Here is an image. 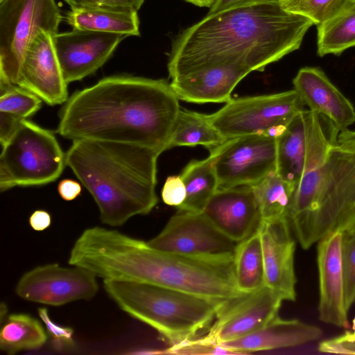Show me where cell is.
<instances>
[{
    "mask_svg": "<svg viewBox=\"0 0 355 355\" xmlns=\"http://www.w3.org/2000/svg\"><path fill=\"white\" fill-rule=\"evenodd\" d=\"M225 140L212 125L208 115L180 108L167 148L202 145L210 150Z\"/></svg>",
    "mask_w": 355,
    "mask_h": 355,
    "instance_id": "obj_28",
    "label": "cell"
},
{
    "mask_svg": "<svg viewBox=\"0 0 355 355\" xmlns=\"http://www.w3.org/2000/svg\"><path fill=\"white\" fill-rule=\"evenodd\" d=\"M180 110L179 98L165 80L111 76L68 98L57 132L72 141L134 144L161 154L168 150Z\"/></svg>",
    "mask_w": 355,
    "mask_h": 355,
    "instance_id": "obj_2",
    "label": "cell"
},
{
    "mask_svg": "<svg viewBox=\"0 0 355 355\" xmlns=\"http://www.w3.org/2000/svg\"><path fill=\"white\" fill-rule=\"evenodd\" d=\"M282 0H216L209 8L208 14H213L225 10L263 3H280Z\"/></svg>",
    "mask_w": 355,
    "mask_h": 355,
    "instance_id": "obj_40",
    "label": "cell"
},
{
    "mask_svg": "<svg viewBox=\"0 0 355 355\" xmlns=\"http://www.w3.org/2000/svg\"><path fill=\"white\" fill-rule=\"evenodd\" d=\"M250 71L238 65L207 69L171 80L179 98L194 103H227L238 83Z\"/></svg>",
    "mask_w": 355,
    "mask_h": 355,
    "instance_id": "obj_22",
    "label": "cell"
},
{
    "mask_svg": "<svg viewBox=\"0 0 355 355\" xmlns=\"http://www.w3.org/2000/svg\"><path fill=\"white\" fill-rule=\"evenodd\" d=\"M71 266H37L20 277L15 293L24 300L53 306L92 299L98 291V277L86 268Z\"/></svg>",
    "mask_w": 355,
    "mask_h": 355,
    "instance_id": "obj_12",
    "label": "cell"
},
{
    "mask_svg": "<svg viewBox=\"0 0 355 355\" xmlns=\"http://www.w3.org/2000/svg\"><path fill=\"white\" fill-rule=\"evenodd\" d=\"M72 262L103 279L164 286L215 300L241 294L234 256L201 257L155 249L115 230L85 229L73 249Z\"/></svg>",
    "mask_w": 355,
    "mask_h": 355,
    "instance_id": "obj_3",
    "label": "cell"
},
{
    "mask_svg": "<svg viewBox=\"0 0 355 355\" xmlns=\"http://www.w3.org/2000/svg\"><path fill=\"white\" fill-rule=\"evenodd\" d=\"M339 132L327 119L307 110L305 160L288 212L291 227L305 250L329 152Z\"/></svg>",
    "mask_w": 355,
    "mask_h": 355,
    "instance_id": "obj_10",
    "label": "cell"
},
{
    "mask_svg": "<svg viewBox=\"0 0 355 355\" xmlns=\"http://www.w3.org/2000/svg\"><path fill=\"white\" fill-rule=\"evenodd\" d=\"M67 23L80 30L139 35L137 12L105 8H75L67 14Z\"/></svg>",
    "mask_w": 355,
    "mask_h": 355,
    "instance_id": "obj_24",
    "label": "cell"
},
{
    "mask_svg": "<svg viewBox=\"0 0 355 355\" xmlns=\"http://www.w3.org/2000/svg\"><path fill=\"white\" fill-rule=\"evenodd\" d=\"M322 334L315 325L277 316L248 335L220 344L235 354H245L304 345L318 340Z\"/></svg>",
    "mask_w": 355,
    "mask_h": 355,
    "instance_id": "obj_21",
    "label": "cell"
},
{
    "mask_svg": "<svg viewBox=\"0 0 355 355\" xmlns=\"http://www.w3.org/2000/svg\"><path fill=\"white\" fill-rule=\"evenodd\" d=\"M343 232L334 231L318 241L319 319L338 327L349 325L342 268Z\"/></svg>",
    "mask_w": 355,
    "mask_h": 355,
    "instance_id": "obj_18",
    "label": "cell"
},
{
    "mask_svg": "<svg viewBox=\"0 0 355 355\" xmlns=\"http://www.w3.org/2000/svg\"><path fill=\"white\" fill-rule=\"evenodd\" d=\"M65 166L66 154L53 132L24 119L1 145L0 191L53 182Z\"/></svg>",
    "mask_w": 355,
    "mask_h": 355,
    "instance_id": "obj_7",
    "label": "cell"
},
{
    "mask_svg": "<svg viewBox=\"0 0 355 355\" xmlns=\"http://www.w3.org/2000/svg\"><path fill=\"white\" fill-rule=\"evenodd\" d=\"M307 110L299 112L277 138V173L296 186L306 149Z\"/></svg>",
    "mask_w": 355,
    "mask_h": 355,
    "instance_id": "obj_23",
    "label": "cell"
},
{
    "mask_svg": "<svg viewBox=\"0 0 355 355\" xmlns=\"http://www.w3.org/2000/svg\"><path fill=\"white\" fill-rule=\"evenodd\" d=\"M42 101L18 85L0 80V112L27 119L40 109Z\"/></svg>",
    "mask_w": 355,
    "mask_h": 355,
    "instance_id": "obj_31",
    "label": "cell"
},
{
    "mask_svg": "<svg viewBox=\"0 0 355 355\" xmlns=\"http://www.w3.org/2000/svg\"><path fill=\"white\" fill-rule=\"evenodd\" d=\"M293 85L302 104L327 119L338 131L348 130L355 122L354 105L320 69L301 68Z\"/></svg>",
    "mask_w": 355,
    "mask_h": 355,
    "instance_id": "obj_20",
    "label": "cell"
},
{
    "mask_svg": "<svg viewBox=\"0 0 355 355\" xmlns=\"http://www.w3.org/2000/svg\"><path fill=\"white\" fill-rule=\"evenodd\" d=\"M103 288L122 311L150 326L171 345L209 327L225 301L134 282L103 279Z\"/></svg>",
    "mask_w": 355,
    "mask_h": 355,
    "instance_id": "obj_5",
    "label": "cell"
},
{
    "mask_svg": "<svg viewBox=\"0 0 355 355\" xmlns=\"http://www.w3.org/2000/svg\"><path fill=\"white\" fill-rule=\"evenodd\" d=\"M200 7L211 8L216 0H184Z\"/></svg>",
    "mask_w": 355,
    "mask_h": 355,
    "instance_id": "obj_43",
    "label": "cell"
},
{
    "mask_svg": "<svg viewBox=\"0 0 355 355\" xmlns=\"http://www.w3.org/2000/svg\"><path fill=\"white\" fill-rule=\"evenodd\" d=\"M0 318H1V323H2L5 319L7 318V306L4 302H1V308H0Z\"/></svg>",
    "mask_w": 355,
    "mask_h": 355,
    "instance_id": "obj_44",
    "label": "cell"
},
{
    "mask_svg": "<svg viewBox=\"0 0 355 355\" xmlns=\"http://www.w3.org/2000/svg\"><path fill=\"white\" fill-rule=\"evenodd\" d=\"M304 105L295 89L231 98L208 115L225 139L264 134L277 137Z\"/></svg>",
    "mask_w": 355,
    "mask_h": 355,
    "instance_id": "obj_9",
    "label": "cell"
},
{
    "mask_svg": "<svg viewBox=\"0 0 355 355\" xmlns=\"http://www.w3.org/2000/svg\"><path fill=\"white\" fill-rule=\"evenodd\" d=\"M15 115L0 112V144H5L19 127L21 120Z\"/></svg>",
    "mask_w": 355,
    "mask_h": 355,
    "instance_id": "obj_39",
    "label": "cell"
},
{
    "mask_svg": "<svg viewBox=\"0 0 355 355\" xmlns=\"http://www.w3.org/2000/svg\"><path fill=\"white\" fill-rule=\"evenodd\" d=\"M147 243L157 250L201 257H233L236 245L203 212L180 210Z\"/></svg>",
    "mask_w": 355,
    "mask_h": 355,
    "instance_id": "obj_13",
    "label": "cell"
},
{
    "mask_svg": "<svg viewBox=\"0 0 355 355\" xmlns=\"http://www.w3.org/2000/svg\"><path fill=\"white\" fill-rule=\"evenodd\" d=\"M353 327H354V330L355 332V319L354 320V322H353Z\"/></svg>",
    "mask_w": 355,
    "mask_h": 355,
    "instance_id": "obj_45",
    "label": "cell"
},
{
    "mask_svg": "<svg viewBox=\"0 0 355 355\" xmlns=\"http://www.w3.org/2000/svg\"><path fill=\"white\" fill-rule=\"evenodd\" d=\"M334 231H355V130L349 129L329 150L306 248Z\"/></svg>",
    "mask_w": 355,
    "mask_h": 355,
    "instance_id": "obj_6",
    "label": "cell"
},
{
    "mask_svg": "<svg viewBox=\"0 0 355 355\" xmlns=\"http://www.w3.org/2000/svg\"><path fill=\"white\" fill-rule=\"evenodd\" d=\"M66 153L71 168L96 202L102 223L121 226L150 213L157 203L160 153L141 146L78 139Z\"/></svg>",
    "mask_w": 355,
    "mask_h": 355,
    "instance_id": "obj_4",
    "label": "cell"
},
{
    "mask_svg": "<svg viewBox=\"0 0 355 355\" xmlns=\"http://www.w3.org/2000/svg\"><path fill=\"white\" fill-rule=\"evenodd\" d=\"M218 189L254 185L277 171L276 137L257 134L226 139L209 150Z\"/></svg>",
    "mask_w": 355,
    "mask_h": 355,
    "instance_id": "obj_11",
    "label": "cell"
},
{
    "mask_svg": "<svg viewBox=\"0 0 355 355\" xmlns=\"http://www.w3.org/2000/svg\"><path fill=\"white\" fill-rule=\"evenodd\" d=\"M53 35L41 30L26 51L17 84L49 105L69 98L67 85L53 42Z\"/></svg>",
    "mask_w": 355,
    "mask_h": 355,
    "instance_id": "obj_16",
    "label": "cell"
},
{
    "mask_svg": "<svg viewBox=\"0 0 355 355\" xmlns=\"http://www.w3.org/2000/svg\"><path fill=\"white\" fill-rule=\"evenodd\" d=\"M161 195L165 204L176 208L180 206L187 196L185 185L180 176H168L162 187Z\"/></svg>",
    "mask_w": 355,
    "mask_h": 355,
    "instance_id": "obj_37",
    "label": "cell"
},
{
    "mask_svg": "<svg viewBox=\"0 0 355 355\" xmlns=\"http://www.w3.org/2000/svg\"><path fill=\"white\" fill-rule=\"evenodd\" d=\"M162 354L182 355L235 354L207 335L186 339L162 350Z\"/></svg>",
    "mask_w": 355,
    "mask_h": 355,
    "instance_id": "obj_34",
    "label": "cell"
},
{
    "mask_svg": "<svg viewBox=\"0 0 355 355\" xmlns=\"http://www.w3.org/2000/svg\"><path fill=\"white\" fill-rule=\"evenodd\" d=\"M29 223L35 231H43L51 224V216L44 210H36L30 216Z\"/></svg>",
    "mask_w": 355,
    "mask_h": 355,
    "instance_id": "obj_42",
    "label": "cell"
},
{
    "mask_svg": "<svg viewBox=\"0 0 355 355\" xmlns=\"http://www.w3.org/2000/svg\"><path fill=\"white\" fill-rule=\"evenodd\" d=\"M317 53L339 55L355 46V0H348L331 18L318 26Z\"/></svg>",
    "mask_w": 355,
    "mask_h": 355,
    "instance_id": "obj_29",
    "label": "cell"
},
{
    "mask_svg": "<svg viewBox=\"0 0 355 355\" xmlns=\"http://www.w3.org/2000/svg\"><path fill=\"white\" fill-rule=\"evenodd\" d=\"M234 270L238 289L250 293L265 286V272L261 235L257 229L236 243Z\"/></svg>",
    "mask_w": 355,
    "mask_h": 355,
    "instance_id": "obj_26",
    "label": "cell"
},
{
    "mask_svg": "<svg viewBox=\"0 0 355 355\" xmlns=\"http://www.w3.org/2000/svg\"><path fill=\"white\" fill-rule=\"evenodd\" d=\"M37 313L46 326V331L51 338L55 349L63 351L71 349L75 347L73 330L71 327L60 325L52 320L48 309L45 307H40Z\"/></svg>",
    "mask_w": 355,
    "mask_h": 355,
    "instance_id": "obj_35",
    "label": "cell"
},
{
    "mask_svg": "<svg viewBox=\"0 0 355 355\" xmlns=\"http://www.w3.org/2000/svg\"><path fill=\"white\" fill-rule=\"evenodd\" d=\"M283 301L266 286L225 300L206 335L219 344L248 335L279 316Z\"/></svg>",
    "mask_w": 355,
    "mask_h": 355,
    "instance_id": "obj_14",
    "label": "cell"
},
{
    "mask_svg": "<svg viewBox=\"0 0 355 355\" xmlns=\"http://www.w3.org/2000/svg\"><path fill=\"white\" fill-rule=\"evenodd\" d=\"M261 214V221L288 218L295 185L273 172L251 186Z\"/></svg>",
    "mask_w": 355,
    "mask_h": 355,
    "instance_id": "obj_30",
    "label": "cell"
},
{
    "mask_svg": "<svg viewBox=\"0 0 355 355\" xmlns=\"http://www.w3.org/2000/svg\"><path fill=\"white\" fill-rule=\"evenodd\" d=\"M313 22L279 3L234 8L213 14L175 39L168 62L171 80L207 69L238 65L250 72L298 49Z\"/></svg>",
    "mask_w": 355,
    "mask_h": 355,
    "instance_id": "obj_1",
    "label": "cell"
},
{
    "mask_svg": "<svg viewBox=\"0 0 355 355\" xmlns=\"http://www.w3.org/2000/svg\"><path fill=\"white\" fill-rule=\"evenodd\" d=\"M203 213L236 243L256 231L261 220L254 193L248 185L218 189Z\"/></svg>",
    "mask_w": 355,
    "mask_h": 355,
    "instance_id": "obj_19",
    "label": "cell"
},
{
    "mask_svg": "<svg viewBox=\"0 0 355 355\" xmlns=\"http://www.w3.org/2000/svg\"><path fill=\"white\" fill-rule=\"evenodd\" d=\"M2 1V0H0V1Z\"/></svg>",
    "mask_w": 355,
    "mask_h": 355,
    "instance_id": "obj_46",
    "label": "cell"
},
{
    "mask_svg": "<svg viewBox=\"0 0 355 355\" xmlns=\"http://www.w3.org/2000/svg\"><path fill=\"white\" fill-rule=\"evenodd\" d=\"M288 217L261 221L258 227L261 240L265 286L283 300L296 299L297 279L294 267L295 241Z\"/></svg>",
    "mask_w": 355,
    "mask_h": 355,
    "instance_id": "obj_17",
    "label": "cell"
},
{
    "mask_svg": "<svg viewBox=\"0 0 355 355\" xmlns=\"http://www.w3.org/2000/svg\"><path fill=\"white\" fill-rule=\"evenodd\" d=\"M1 324L0 349L8 355L39 349L48 338L41 322L27 313H12Z\"/></svg>",
    "mask_w": 355,
    "mask_h": 355,
    "instance_id": "obj_27",
    "label": "cell"
},
{
    "mask_svg": "<svg viewBox=\"0 0 355 355\" xmlns=\"http://www.w3.org/2000/svg\"><path fill=\"white\" fill-rule=\"evenodd\" d=\"M55 0L0 1V80L17 84L23 58L41 30L53 35L62 21Z\"/></svg>",
    "mask_w": 355,
    "mask_h": 355,
    "instance_id": "obj_8",
    "label": "cell"
},
{
    "mask_svg": "<svg viewBox=\"0 0 355 355\" xmlns=\"http://www.w3.org/2000/svg\"><path fill=\"white\" fill-rule=\"evenodd\" d=\"M318 350L323 353L355 354V332L345 334L321 342Z\"/></svg>",
    "mask_w": 355,
    "mask_h": 355,
    "instance_id": "obj_38",
    "label": "cell"
},
{
    "mask_svg": "<svg viewBox=\"0 0 355 355\" xmlns=\"http://www.w3.org/2000/svg\"><path fill=\"white\" fill-rule=\"evenodd\" d=\"M127 35L73 28L52 36L66 82L80 80L95 73Z\"/></svg>",
    "mask_w": 355,
    "mask_h": 355,
    "instance_id": "obj_15",
    "label": "cell"
},
{
    "mask_svg": "<svg viewBox=\"0 0 355 355\" xmlns=\"http://www.w3.org/2000/svg\"><path fill=\"white\" fill-rule=\"evenodd\" d=\"M348 0H282L286 11L311 19L317 26L334 16Z\"/></svg>",
    "mask_w": 355,
    "mask_h": 355,
    "instance_id": "obj_32",
    "label": "cell"
},
{
    "mask_svg": "<svg viewBox=\"0 0 355 355\" xmlns=\"http://www.w3.org/2000/svg\"><path fill=\"white\" fill-rule=\"evenodd\" d=\"M342 268L345 305L349 311L355 302V231L343 232Z\"/></svg>",
    "mask_w": 355,
    "mask_h": 355,
    "instance_id": "obj_33",
    "label": "cell"
},
{
    "mask_svg": "<svg viewBox=\"0 0 355 355\" xmlns=\"http://www.w3.org/2000/svg\"><path fill=\"white\" fill-rule=\"evenodd\" d=\"M71 9L105 8L137 12L145 0H64Z\"/></svg>",
    "mask_w": 355,
    "mask_h": 355,
    "instance_id": "obj_36",
    "label": "cell"
},
{
    "mask_svg": "<svg viewBox=\"0 0 355 355\" xmlns=\"http://www.w3.org/2000/svg\"><path fill=\"white\" fill-rule=\"evenodd\" d=\"M80 184L71 179L61 180L58 186V191L60 197L67 201H71L76 198L81 193Z\"/></svg>",
    "mask_w": 355,
    "mask_h": 355,
    "instance_id": "obj_41",
    "label": "cell"
},
{
    "mask_svg": "<svg viewBox=\"0 0 355 355\" xmlns=\"http://www.w3.org/2000/svg\"><path fill=\"white\" fill-rule=\"evenodd\" d=\"M184 183L187 196L177 209L180 211L203 212L207 204L218 189V180L214 165V155L202 160H191L180 175Z\"/></svg>",
    "mask_w": 355,
    "mask_h": 355,
    "instance_id": "obj_25",
    "label": "cell"
}]
</instances>
